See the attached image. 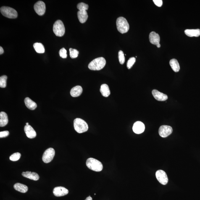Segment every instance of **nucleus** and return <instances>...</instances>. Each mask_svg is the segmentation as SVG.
Here are the masks:
<instances>
[{
  "label": "nucleus",
  "instance_id": "9",
  "mask_svg": "<svg viewBox=\"0 0 200 200\" xmlns=\"http://www.w3.org/2000/svg\"><path fill=\"white\" fill-rule=\"evenodd\" d=\"M35 12L38 15L42 16L45 13L46 11V6L43 1H39L35 4L34 6Z\"/></svg>",
  "mask_w": 200,
  "mask_h": 200
},
{
  "label": "nucleus",
  "instance_id": "13",
  "mask_svg": "<svg viewBox=\"0 0 200 200\" xmlns=\"http://www.w3.org/2000/svg\"><path fill=\"white\" fill-rule=\"evenodd\" d=\"M24 131L27 138H29L33 139L35 138L36 136V132L30 125L25 126Z\"/></svg>",
  "mask_w": 200,
  "mask_h": 200
},
{
  "label": "nucleus",
  "instance_id": "20",
  "mask_svg": "<svg viewBox=\"0 0 200 200\" xmlns=\"http://www.w3.org/2000/svg\"><path fill=\"white\" fill-rule=\"evenodd\" d=\"M8 119L7 114L4 112L0 113V127H4L7 125Z\"/></svg>",
  "mask_w": 200,
  "mask_h": 200
},
{
  "label": "nucleus",
  "instance_id": "5",
  "mask_svg": "<svg viewBox=\"0 0 200 200\" xmlns=\"http://www.w3.org/2000/svg\"><path fill=\"white\" fill-rule=\"evenodd\" d=\"M53 31L56 36L62 37L65 33V27L61 20L56 21L53 26Z\"/></svg>",
  "mask_w": 200,
  "mask_h": 200
},
{
  "label": "nucleus",
  "instance_id": "24",
  "mask_svg": "<svg viewBox=\"0 0 200 200\" xmlns=\"http://www.w3.org/2000/svg\"><path fill=\"white\" fill-rule=\"evenodd\" d=\"M169 64L174 72H177L179 71L180 70V66L177 59H173L171 60Z\"/></svg>",
  "mask_w": 200,
  "mask_h": 200
},
{
  "label": "nucleus",
  "instance_id": "4",
  "mask_svg": "<svg viewBox=\"0 0 200 200\" xmlns=\"http://www.w3.org/2000/svg\"><path fill=\"white\" fill-rule=\"evenodd\" d=\"M117 30L122 34L127 33L130 29V25L125 17H120L117 19Z\"/></svg>",
  "mask_w": 200,
  "mask_h": 200
},
{
  "label": "nucleus",
  "instance_id": "32",
  "mask_svg": "<svg viewBox=\"0 0 200 200\" xmlns=\"http://www.w3.org/2000/svg\"><path fill=\"white\" fill-rule=\"evenodd\" d=\"M60 56L62 58H66L67 57V51L65 48H62L59 52Z\"/></svg>",
  "mask_w": 200,
  "mask_h": 200
},
{
  "label": "nucleus",
  "instance_id": "3",
  "mask_svg": "<svg viewBox=\"0 0 200 200\" xmlns=\"http://www.w3.org/2000/svg\"><path fill=\"white\" fill-rule=\"evenodd\" d=\"M73 123L74 129L77 133H83L88 130V124L83 119L76 118L74 120Z\"/></svg>",
  "mask_w": 200,
  "mask_h": 200
},
{
  "label": "nucleus",
  "instance_id": "6",
  "mask_svg": "<svg viewBox=\"0 0 200 200\" xmlns=\"http://www.w3.org/2000/svg\"><path fill=\"white\" fill-rule=\"evenodd\" d=\"M1 12L3 15L8 18L14 19L17 17V11L12 8L2 6L1 8Z\"/></svg>",
  "mask_w": 200,
  "mask_h": 200
},
{
  "label": "nucleus",
  "instance_id": "36",
  "mask_svg": "<svg viewBox=\"0 0 200 200\" xmlns=\"http://www.w3.org/2000/svg\"><path fill=\"white\" fill-rule=\"evenodd\" d=\"M85 200H92V199L91 196H89L87 197Z\"/></svg>",
  "mask_w": 200,
  "mask_h": 200
},
{
  "label": "nucleus",
  "instance_id": "26",
  "mask_svg": "<svg viewBox=\"0 0 200 200\" xmlns=\"http://www.w3.org/2000/svg\"><path fill=\"white\" fill-rule=\"evenodd\" d=\"M7 77L6 75H3L0 77V87L5 88L6 86V81Z\"/></svg>",
  "mask_w": 200,
  "mask_h": 200
},
{
  "label": "nucleus",
  "instance_id": "7",
  "mask_svg": "<svg viewBox=\"0 0 200 200\" xmlns=\"http://www.w3.org/2000/svg\"><path fill=\"white\" fill-rule=\"evenodd\" d=\"M55 155V151L52 148L46 149L43 153L42 160L45 163H49L52 160Z\"/></svg>",
  "mask_w": 200,
  "mask_h": 200
},
{
  "label": "nucleus",
  "instance_id": "16",
  "mask_svg": "<svg viewBox=\"0 0 200 200\" xmlns=\"http://www.w3.org/2000/svg\"><path fill=\"white\" fill-rule=\"evenodd\" d=\"M22 175L24 177L35 181L38 180L39 179V176L35 172L30 171L23 172H22Z\"/></svg>",
  "mask_w": 200,
  "mask_h": 200
},
{
  "label": "nucleus",
  "instance_id": "34",
  "mask_svg": "<svg viewBox=\"0 0 200 200\" xmlns=\"http://www.w3.org/2000/svg\"><path fill=\"white\" fill-rule=\"evenodd\" d=\"M155 4L156 5L160 7L162 6L163 4V1L162 0H154L153 1Z\"/></svg>",
  "mask_w": 200,
  "mask_h": 200
},
{
  "label": "nucleus",
  "instance_id": "25",
  "mask_svg": "<svg viewBox=\"0 0 200 200\" xmlns=\"http://www.w3.org/2000/svg\"><path fill=\"white\" fill-rule=\"evenodd\" d=\"M33 48L36 52L39 54H43L45 51L44 46L40 43H35L33 44Z\"/></svg>",
  "mask_w": 200,
  "mask_h": 200
},
{
  "label": "nucleus",
  "instance_id": "11",
  "mask_svg": "<svg viewBox=\"0 0 200 200\" xmlns=\"http://www.w3.org/2000/svg\"><path fill=\"white\" fill-rule=\"evenodd\" d=\"M68 190L64 187H56L53 190V193L55 196L61 197L66 195L68 194Z\"/></svg>",
  "mask_w": 200,
  "mask_h": 200
},
{
  "label": "nucleus",
  "instance_id": "27",
  "mask_svg": "<svg viewBox=\"0 0 200 200\" xmlns=\"http://www.w3.org/2000/svg\"><path fill=\"white\" fill-rule=\"evenodd\" d=\"M88 8V5L84 3H80L77 5V8L80 11H86Z\"/></svg>",
  "mask_w": 200,
  "mask_h": 200
},
{
  "label": "nucleus",
  "instance_id": "12",
  "mask_svg": "<svg viewBox=\"0 0 200 200\" xmlns=\"http://www.w3.org/2000/svg\"><path fill=\"white\" fill-rule=\"evenodd\" d=\"M145 126L142 122L137 121L134 124L133 127V131L135 133L141 134L144 131Z\"/></svg>",
  "mask_w": 200,
  "mask_h": 200
},
{
  "label": "nucleus",
  "instance_id": "23",
  "mask_svg": "<svg viewBox=\"0 0 200 200\" xmlns=\"http://www.w3.org/2000/svg\"><path fill=\"white\" fill-rule=\"evenodd\" d=\"M100 92L103 96L105 97H108L110 95V91L109 87L107 84H104L101 85Z\"/></svg>",
  "mask_w": 200,
  "mask_h": 200
},
{
  "label": "nucleus",
  "instance_id": "18",
  "mask_svg": "<svg viewBox=\"0 0 200 200\" xmlns=\"http://www.w3.org/2000/svg\"><path fill=\"white\" fill-rule=\"evenodd\" d=\"M77 17L80 23H83L86 21L88 16L86 11H80L77 12Z\"/></svg>",
  "mask_w": 200,
  "mask_h": 200
},
{
  "label": "nucleus",
  "instance_id": "33",
  "mask_svg": "<svg viewBox=\"0 0 200 200\" xmlns=\"http://www.w3.org/2000/svg\"><path fill=\"white\" fill-rule=\"evenodd\" d=\"M9 134V132L8 131H4L0 132V138H5L7 137Z\"/></svg>",
  "mask_w": 200,
  "mask_h": 200
},
{
  "label": "nucleus",
  "instance_id": "29",
  "mask_svg": "<svg viewBox=\"0 0 200 200\" xmlns=\"http://www.w3.org/2000/svg\"><path fill=\"white\" fill-rule=\"evenodd\" d=\"M21 156L20 153L17 152L14 153L11 155L9 158L10 159L11 161H16L19 160L20 159Z\"/></svg>",
  "mask_w": 200,
  "mask_h": 200
},
{
  "label": "nucleus",
  "instance_id": "28",
  "mask_svg": "<svg viewBox=\"0 0 200 200\" xmlns=\"http://www.w3.org/2000/svg\"><path fill=\"white\" fill-rule=\"evenodd\" d=\"M70 56L72 58H75L78 56L79 52L77 50L70 48L69 49Z\"/></svg>",
  "mask_w": 200,
  "mask_h": 200
},
{
  "label": "nucleus",
  "instance_id": "30",
  "mask_svg": "<svg viewBox=\"0 0 200 200\" xmlns=\"http://www.w3.org/2000/svg\"><path fill=\"white\" fill-rule=\"evenodd\" d=\"M118 59L119 62L121 64H123L125 62V57L123 52L120 51L118 53Z\"/></svg>",
  "mask_w": 200,
  "mask_h": 200
},
{
  "label": "nucleus",
  "instance_id": "35",
  "mask_svg": "<svg viewBox=\"0 0 200 200\" xmlns=\"http://www.w3.org/2000/svg\"><path fill=\"white\" fill-rule=\"evenodd\" d=\"M4 52V50L1 46L0 47V54L1 55Z\"/></svg>",
  "mask_w": 200,
  "mask_h": 200
},
{
  "label": "nucleus",
  "instance_id": "31",
  "mask_svg": "<svg viewBox=\"0 0 200 200\" xmlns=\"http://www.w3.org/2000/svg\"><path fill=\"white\" fill-rule=\"evenodd\" d=\"M136 62V58L134 57L130 58L127 61V67L128 69H130L134 64Z\"/></svg>",
  "mask_w": 200,
  "mask_h": 200
},
{
  "label": "nucleus",
  "instance_id": "19",
  "mask_svg": "<svg viewBox=\"0 0 200 200\" xmlns=\"http://www.w3.org/2000/svg\"><path fill=\"white\" fill-rule=\"evenodd\" d=\"M24 102L27 108L31 110H35L37 107L36 103L28 97L26 98Z\"/></svg>",
  "mask_w": 200,
  "mask_h": 200
},
{
  "label": "nucleus",
  "instance_id": "10",
  "mask_svg": "<svg viewBox=\"0 0 200 200\" xmlns=\"http://www.w3.org/2000/svg\"><path fill=\"white\" fill-rule=\"evenodd\" d=\"M173 131L172 127L169 126L162 125L159 127V133L160 136L166 138L170 135Z\"/></svg>",
  "mask_w": 200,
  "mask_h": 200
},
{
  "label": "nucleus",
  "instance_id": "38",
  "mask_svg": "<svg viewBox=\"0 0 200 200\" xmlns=\"http://www.w3.org/2000/svg\"><path fill=\"white\" fill-rule=\"evenodd\" d=\"M26 125H29V123H26Z\"/></svg>",
  "mask_w": 200,
  "mask_h": 200
},
{
  "label": "nucleus",
  "instance_id": "2",
  "mask_svg": "<svg viewBox=\"0 0 200 200\" xmlns=\"http://www.w3.org/2000/svg\"><path fill=\"white\" fill-rule=\"evenodd\" d=\"M86 165L88 168L95 172L101 171L103 168L102 163L93 158H89L87 160Z\"/></svg>",
  "mask_w": 200,
  "mask_h": 200
},
{
  "label": "nucleus",
  "instance_id": "14",
  "mask_svg": "<svg viewBox=\"0 0 200 200\" xmlns=\"http://www.w3.org/2000/svg\"><path fill=\"white\" fill-rule=\"evenodd\" d=\"M152 94L155 99L160 101H165L168 98L167 95L161 93L157 90H154L152 91Z\"/></svg>",
  "mask_w": 200,
  "mask_h": 200
},
{
  "label": "nucleus",
  "instance_id": "15",
  "mask_svg": "<svg viewBox=\"0 0 200 200\" xmlns=\"http://www.w3.org/2000/svg\"><path fill=\"white\" fill-rule=\"evenodd\" d=\"M149 39L152 44L156 45L159 44L160 38L158 34L156 33L155 32H152L150 33Z\"/></svg>",
  "mask_w": 200,
  "mask_h": 200
},
{
  "label": "nucleus",
  "instance_id": "17",
  "mask_svg": "<svg viewBox=\"0 0 200 200\" xmlns=\"http://www.w3.org/2000/svg\"><path fill=\"white\" fill-rule=\"evenodd\" d=\"M83 89L82 87L80 86H77L74 87L71 90L70 94L73 97H77L81 95Z\"/></svg>",
  "mask_w": 200,
  "mask_h": 200
},
{
  "label": "nucleus",
  "instance_id": "37",
  "mask_svg": "<svg viewBox=\"0 0 200 200\" xmlns=\"http://www.w3.org/2000/svg\"><path fill=\"white\" fill-rule=\"evenodd\" d=\"M156 46H157L158 48H160L161 47V45L159 43V44H158V45H156Z\"/></svg>",
  "mask_w": 200,
  "mask_h": 200
},
{
  "label": "nucleus",
  "instance_id": "21",
  "mask_svg": "<svg viewBox=\"0 0 200 200\" xmlns=\"http://www.w3.org/2000/svg\"><path fill=\"white\" fill-rule=\"evenodd\" d=\"M14 188L16 191L22 193L27 192L28 189V187L26 185L18 183L14 185Z\"/></svg>",
  "mask_w": 200,
  "mask_h": 200
},
{
  "label": "nucleus",
  "instance_id": "1",
  "mask_svg": "<svg viewBox=\"0 0 200 200\" xmlns=\"http://www.w3.org/2000/svg\"><path fill=\"white\" fill-rule=\"evenodd\" d=\"M106 64V60L104 58L99 57L93 60L88 65L91 70H99L105 67Z\"/></svg>",
  "mask_w": 200,
  "mask_h": 200
},
{
  "label": "nucleus",
  "instance_id": "8",
  "mask_svg": "<svg viewBox=\"0 0 200 200\" xmlns=\"http://www.w3.org/2000/svg\"><path fill=\"white\" fill-rule=\"evenodd\" d=\"M156 177L160 183L163 185L167 184L168 182V177L164 171L159 170L156 172Z\"/></svg>",
  "mask_w": 200,
  "mask_h": 200
},
{
  "label": "nucleus",
  "instance_id": "22",
  "mask_svg": "<svg viewBox=\"0 0 200 200\" xmlns=\"http://www.w3.org/2000/svg\"><path fill=\"white\" fill-rule=\"evenodd\" d=\"M185 33L187 36L189 37H198L200 35V30H185Z\"/></svg>",
  "mask_w": 200,
  "mask_h": 200
}]
</instances>
